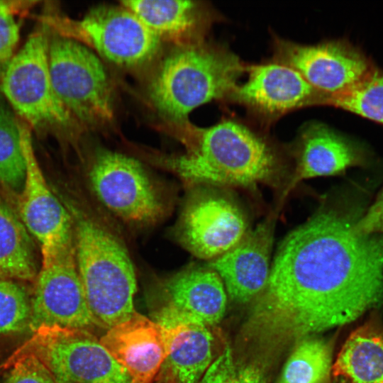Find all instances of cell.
Segmentation results:
<instances>
[{
    "mask_svg": "<svg viewBox=\"0 0 383 383\" xmlns=\"http://www.w3.org/2000/svg\"><path fill=\"white\" fill-rule=\"evenodd\" d=\"M248 233L243 210L230 197L207 194L192 201L182 213L178 228L182 244L194 255L214 260Z\"/></svg>",
    "mask_w": 383,
    "mask_h": 383,
    "instance_id": "cell-14",
    "label": "cell"
},
{
    "mask_svg": "<svg viewBox=\"0 0 383 383\" xmlns=\"http://www.w3.org/2000/svg\"><path fill=\"white\" fill-rule=\"evenodd\" d=\"M294 153L295 174L286 194L303 179L339 174L361 160L357 148L351 141L319 122L302 127Z\"/></svg>",
    "mask_w": 383,
    "mask_h": 383,
    "instance_id": "cell-18",
    "label": "cell"
},
{
    "mask_svg": "<svg viewBox=\"0 0 383 383\" xmlns=\"http://www.w3.org/2000/svg\"><path fill=\"white\" fill-rule=\"evenodd\" d=\"M120 4L133 12L161 41L182 46L202 40L206 20L198 2L135 0L121 1Z\"/></svg>",
    "mask_w": 383,
    "mask_h": 383,
    "instance_id": "cell-19",
    "label": "cell"
},
{
    "mask_svg": "<svg viewBox=\"0 0 383 383\" xmlns=\"http://www.w3.org/2000/svg\"><path fill=\"white\" fill-rule=\"evenodd\" d=\"M247 81L228 97L265 123H271L297 109L322 105L326 96L296 71L277 63L247 65Z\"/></svg>",
    "mask_w": 383,
    "mask_h": 383,
    "instance_id": "cell-13",
    "label": "cell"
},
{
    "mask_svg": "<svg viewBox=\"0 0 383 383\" xmlns=\"http://www.w3.org/2000/svg\"><path fill=\"white\" fill-rule=\"evenodd\" d=\"M74 215L75 260L87 304L96 326L108 330L135 312L134 266L113 234L83 213Z\"/></svg>",
    "mask_w": 383,
    "mask_h": 383,
    "instance_id": "cell-4",
    "label": "cell"
},
{
    "mask_svg": "<svg viewBox=\"0 0 383 383\" xmlns=\"http://www.w3.org/2000/svg\"><path fill=\"white\" fill-rule=\"evenodd\" d=\"M331 383H350V382L343 378L337 377V379L335 380L334 379Z\"/></svg>",
    "mask_w": 383,
    "mask_h": 383,
    "instance_id": "cell-31",
    "label": "cell"
},
{
    "mask_svg": "<svg viewBox=\"0 0 383 383\" xmlns=\"http://www.w3.org/2000/svg\"><path fill=\"white\" fill-rule=\"evenodd\" d=\"M356 219L324 202L283 239L259 306L270 329L320 332L383 301V235L360 233Z\"/></svg>",
    "mask_w": 383,
    "mask_h": 383,
    "instance_id": "cell-1",
    "label": "cell"
},
{
    "mask_svg": "<svg viewBox=\"0 0 383 383\" xmlns=\"http://www.w3.org/2000/svg\"><path fill=\"white\" fill-rule=\"evenodd\" d=\"M89 176L98 199L123 220L152 224L164 215V204L157 189L137 160L102 151L93 160Z\"/></svg>",
    "mask_w": 383,
    "mask_h": 383,
    "instance_id": "cell-8",
    "label": "cell"
},
{
    "mask_svg": "<svg viewBox=\"0 0 383 383\" xmlns=\"http://www.w3.org/2000/svg\"><path fill=\"white\" fill-rule=\"evenodd\" d=\"M332 370L350 383H383V328L378 320L371 318L350 334Z\"/></svg>",
    "mask_w": 383,
    "mask_h": 383,
    "instance_id": "cell-21",
    "label": "cell"
},
{
    "mask_svg": "<svg viewBox=\"0 0 383 383\" xmlns=\"http://www.w3.org/2000/svg\"><path fill=\"white\" fill-rule=\"evenodd\" d=\"M99 341L127 371L131 383H151L167 356L163 328L135 311Z\"/></svg>",
    "mask_w": 383,
    "mask_h": 383,
    "instance_id": "cell-17",
    "label": "cell"
},
{
    "mask_svg": "<svg viewBox=\"0 0 383 383\" xmlns=\"http://www.w3.org/2000/svg\"><path fill=\"white\" fill-rule=\"evenodd\" d=\"M264 382L263 373L258 365L235 360L231 348L226 345L198 383H264Z\"/></svg>",
    "mask_w": 383,
    "mask_h": 383,
    "instance_id": "cell-28",
    "label": "cell"
},
{
    "mask_svg": "<svg viewBox=\"0 0 383 383\" xmlns=\"http://www.w3.org/2000/svg\"><path fill=\"white\" fill-rule=\"evenodd\" d=\"M37 332L38 356L57 383H131L127 371L89 331L53 328Z\"/></svg>",
    "mask_w": 383,
    "mask_h": 383,
    "instance_id": "cell-10",
    "label": "cell"
},
{
    "mask_svg": "<svg viewBox=\"0 0 383 383\" xmlns=\"http://www.w3.org/2000/svg\"><path fill=\"white\" fill-rule=\"evenodd\" d=\"M355 226L357 231L365 235L383 233V189L364 216L357 218Z\"/></svg>",
    "mask_w": 383,
    "mask_h": 383,
    "instance_id": "cell-30",
    "label": "cell"
},
{
    "mask_svg": "<svg viewBox=\"0 0 383 383\" xmlns=\"http://www.w3.org/2000/svg\"><path fill=\"white\" fill-rule=\"evenodd\" d=\"M48 30L49 70L59 99L79 124L111 121L113 91L100 57L79 42Z\"/></svg>",
    "mask_w": 383,
    "mask_h": 383,
    "instance_id": "cell-7",
    "label": "cell"
},
{
    "mask_svg": "<svg viewBox=\"0 0 383 383\" xmlns=\"http://www.w3.org/2000/svg\"><path fill=\"white\" fill-rule=\"evenodd\" d=\"M48 42V28L40 23L11 61L0 82V91L31 132L58 140L72 139L79 123L53 88Z\"/></svg>",
    "mask_w": 383,
    "mask_h": 383,
    "instance_id": "cell-5",
    "label": "cell"
},
{
    "mask_svg": "<svg viewBox=\"0 0 383 383\" xmlns=\"http://www.w3.org/2000/svg\"><path fill=\"white\" fill-rule=\"evenodd\" d=\"M154 321L165 328L198 323H218L226 306L225 287L211 268H192L170 278L164 284Z\"/></svg>",
    "mask_w": 383,
    "mask_h": 383,
    "instance_id": "cell-15",
    "label": "cell"
},
{
    "mask_svg": "<svg viewBox=\"0 0 383 383\" xmlns=\"http://www.w3.org/2000/svg\"><path fill=\"white\" fill-rule=\"evenodd\" d=\"M322 105L342 109L383 125V74L375 68L350 89L326 97Z\"/></svg>",
    "mask_w": 383,
    "mask_h": 383,
    "instance_id": "cell-25",
    "label": "cell"
},
{
    "mask_svg": "<svg viewBox=\"0 0 383 383\" xmlns=\"http://www.w3.org/2000/svg\"><path fill=\"white\" fill-rule=\"evenodd\" d=\"M246 67L225 46L202 40L178 46L161 61L152 76L149 99L160 115L180 123L196 108L227 99Z\"/></svg>",
    "mask_w": 383,
    "mask_h": 383,
    "instance_id": "cell-3",
    "label": "cell"
},
{
    "mask_svg": "<svg viewBox=\"0 0 383 383\" xmlns=\"http://www.w3.org/2000/svg\"><path fill=\"white\" fill-rule=\"evenodd\" d=\"M331 349L317 338L301 342L287 361L278 383H326L331 366Z\"/></svg>",
    "mask_w": 383,
    "mask_h": 383,
    "instance_id": "cell-24",
    "label": "cell"
},
{
    "mask_svg": "<svg viewBox=\"0 0 383 383\" xmlns=\"http://www.w3.org/2000/svg\"><path fill=\"white\" fill-rule=\"evenodd\" d=\"M273 49L274 62L296 71L326 97L350 89L375 69L367 57L343 40L301 45L276 38Z\"/></svg>",
    "mask_w": 383,
    "mask_h": 383,
    "instance_id": "cell-11",
    "label": "cell"
},
{
    "mask_svg": "<svg viewBox=\"0 0 383 383\" xmlns=\"http://www.w3.org/2000/svg\"><path fill=\"white\" fill-rule=\"evenodd\" d=\"M277 211L270 213L237 245L209 264L231 299L237 302L249 301L266 287Z\"/></svg>",
    "mask_w": 383,
    "mask_h": 383,
    "instance_id": "cell-16",
    "label": "cell"
},
{
    "mask_svg": "<svg viewBox=\"0 0 383 383\" xmlns=\"http://www.w3.org/2000/svg\"><path fill=\"white\" fill-rule=\"evenodd\" d=\"M37 18L50 31L79 42L108 62L125 68L147 64L161 47L158 36L121 4L94 7L79 19L46 6Z\"/></svg>",
    "mask_w": 383,
    "mask_h": 383,
    "instance_id": "cell-6",
    "label": "cell"
},
{
    "mask_svg": "<svg viewBox=\"0 0 383 383\" xmlns=\"http://www.w3.org/2000/svg\"><path fill=\"white\" fill-rule=\"evenodd\" d=\"M30 302L29 326L34 331H89L95 326L78 272L74 251L42 264Z\"/></svg>",
    "mask_w": 383,
    "mask_h": 383,
    "instance_id": "cell-12",
    "label": "cell"
},
{
    "mask_svg": "<svg viewBox=\"0 0 383 383\" xmlns=\"http://www.w3.org/2000/svg\"><path fill=\"white\" fill-rule=\"evenodd\" d=\"M21 120L0 91V184L21 192L26 177Z\"/></svg>",
    "mask_w": 383,
    "mask_h": 383,
    "instance_id": "cell-23",
    "label": "cell"
},
{
    "mask_svg": "<svg viewBox=\"0 0 383 383\" xmlns=\"http://www.w3.org/2000/svg\"><path fill=\"white\" fill-rule=\"evenodd\" d=\"M2 383H57L42 360L34 353L20 357Z\"/></svg>",
    "mask_w": 383,
    "mask_h": 383,
    "instance_id": "cell-29",
    "label": "cell"
},
{
    "mask_svg": "<svg viewBox=\"0 0 383 383\" xmlns=\"http://www.w3.org/2000/svg\"><path fill=\"white\" fill-rule=\"evenodd\" d=\"M37 1L0 0V82L19 42L18 17H23L38 4Z\"/></svg>",
    "mask_w": 383,
    "mask_h": 383,
    "instance_id": "cell-27",
    "label": "cell"
},
{
    "mask_svg": "<svg viewBox=\"0 0 383 383\" xmlns=\"http://www.w3.org/2000/svg\"><path fill=\"white\" fill-rule=\"evenodd\" d=\"M38 274L30 234L0 198V279L30 281Z\"/></svg>",
    "mask_w": 383,
    "mask_h": 383,
    "instance_id": "cell-22",
    "label": "cell"
},
{
    "mask_svg": "<svg viewBox=\"0 0 383 383\" xmlns=\"http://www.w3.org/2000/svg\"><path fill=\"white\" fill-rule=\"evenodd\" d=\"M20 129L26 166L20 218L39 243L42 264H46L74 251L73 219L48 186L34 152L32 132L21 120Z\"/></svg>",
    "mask_w": 383,
    "mask_h": 383,
    "instance_id": "cell-9",
    "label": "cell"
},
{
    "mask_svg": "<svg viewBox=\"0 0 383 383\" xmlns=\"http://www.w3.org/2000/svg\"><path fill=\"white\" fill-rule=\"evenodd\" d=\"M31 304L23 287L0 279V334L23 330L29 326Z\"/></svg>",
    "mask_w": 383,
    "mask_h": 383,
    "instance_id": "cell-26",
    "label": "cell"
},
{
    "mask_svg": "<svg viewBox=\"0 0 383 383\" xmlns=\"http://www.w3.org/2000/svg\"><path fill=\"white\" fill-rule=\"evenodd\" d=\"M163 336L167 356L162 367L167 382L198 383L213 358V338L208 326L189 323L163 328Z\"/></svg>",
    "mask_w": 383,
    "mask_h": 383,
    "instance_id": "cell-20",
    "label": "cell"
},
{
    "mask_svg": "<svg viewBox=\"0 0 383 383\" xmlns=\"http://www.w3.org/2000/svg\"><path fill=\"white\" fill-rule=\"evenodd\" d=\"M187 153L166 160V165L192 184L253 187L275 181L281 161L265 136L234 118L193 130Z\"/></svg>",
    "mask_w": 383,
    "mask_h": 383,
    "instance_id": "cell-2",
    "label": "cell"
}]
</instances>
